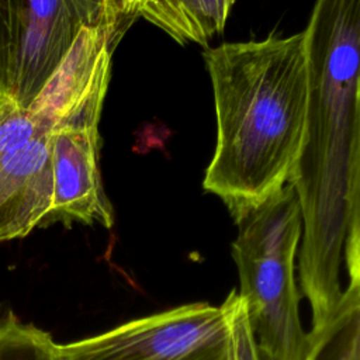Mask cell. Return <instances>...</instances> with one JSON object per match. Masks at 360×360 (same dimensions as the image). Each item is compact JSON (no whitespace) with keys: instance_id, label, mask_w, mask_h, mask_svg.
Segmentation results:
<instances>
[{"instance_id":"obj_7","label":"cell","mask_w":360,"mask_h":360,"mask_svg":"<svg viewBox=\"0 0 360 360\" xmlns=\"http://www.w3.org/2000/svg\"><path fill=\"white\" fill-rule=\"evenodd\" d=\"M108 83L97 86L55 128L51 142L52 202L44 226L114 224L112 207L104 193L98 169V122ZM42 226V228H44Z\"/></svg>"},{"instance_id":"obj_8","label":"cell","mask_w":360,"mask_h":360,"mask_svg":"<svg viewBox=\"0 0 360 360\" xmlns=\"http://www.w3.org/2000/svg\"><path fill=\"white\" fill-rule=\"evenodd\" d=\"M235 0H139L136 15L180 44L207 45L219 34Z\"/></svg>"},{"instance_id":"obj_2","label":"cell","mask_w":360,"mask_h":360,"mask_svg":"<svg viewBox=\"0 0 360 360\" xmlns=\"http://www.w3.org/2000/svg\"><path fill=\"white\" fill-rule=\"evenodd\" d=\"M217 145L202 187L236 221L290 181L305 138V32L225 42L204 52Z\"/></svg>"},{"instance_id":"obj_5","label":"cell","mask_w":360,"mask_h":360,"mask_svg":"<svg viewBox=\"0 0 360 360\" xmlns=\"http://www.w3.org/2000/svg\"><path fill=\"white\" fill-rule=\"evenodd\" d=\"M72 110L49 82L28 108L0 105V242L44 226L52 202V134Z\"/></svg>"},{"instance_id":"obj_1","label":"cell","mask_w":360,"mask_h":360,"mask_svg":"<svg viewBox=\"0 0 360 360\" xmlns=\"http://www.w3.org/2000/svg\"><path fill=\"white\" fill-rule=\"evenodd\" d=\"M305 32V138L290 179L302 219L300 292L311 329L323 325L343 294L345 257L360 252L359 63L360 0H316Z\"/></svg>"},{"instance_id":"obj_9","label":"cell","mask_w":360,"mask_h":360,"mask_svg":"<svg viewBox=\"0 0 360 360\" xmlns=\"http://www.w3.org/2000/svg\"><path fill=\"white\" fill-rule=\"evenodd\" d=\"M302 360H360V277L349 278L332 316L307 332Z\"/></svg>"},{"instance_id":"obj_4","label":"cell","mask_w":360,"mask_h":360,"mask_svg":"<svg viewBox=\"0 0 360 360\" xmlns=\"http://www.w3.org/2000/svg\"><path fill=\"white\" fill-rule=\"evenodd\" d=\"M120 24L110 0H0V105L28 108L79 32Z\"/></svg>"},{"instance_id":"obj_3","label":"cell","mask_w":360,"mask_h":360,"mask_svg":"<svg viewBox=\"0 0 360 360\" xmlns=\"http://www.w3.org/2000/svg\"><path fill=\"white\" fill-rule=\"evenodd\" d=\"M232 257L253 338L270 360H302L307 349L295 259L302 231L298 195L285 183L236 221Z\"/></svg>"},{"instance_id":"obj_6","label":"cell","mask_w":360,"mask_h":360,"mask_svg":"<svg viewBox=\"0 0 360 360\" xmlns=\"http://www.w3.org/2000/svg\"><path fill=\"white\" fill-rule=\"evenodd\" d=\"M228 307L191 302L59 343L60 360H225Z\"/></svg>"},{"instance_id":"obj_10","label":"cell","mask_w":360,"mask_h":360,"mask_svg":"<svg viewBox=\"0 0 360 360\" xmlns=\"http://www.w3.org/2000/svg\"><path fill=\"white\" fill-rule=\"evenodd\" d=\"M0 360H60L59 343L11 309L0 308Z\"/></svg>"},{"instance_id":"obj_11","label":"cell","mask_w":360,"mask_h":360,"mask_svg":"<svg viewBox=\"0 0 360 360\" xmlns=\"http://www.w3.org/2000/svg\"><path fill=\"white\" fill-rule=\"evenodd\" d=\"M228 307V346L225 360H270L257 346L236 290L224 300Z\"/></svg>"}]
</instances>
